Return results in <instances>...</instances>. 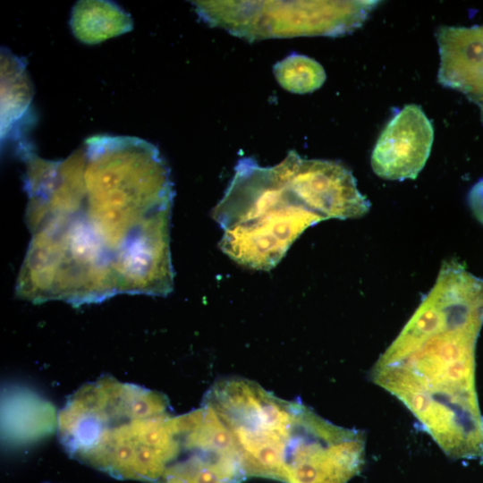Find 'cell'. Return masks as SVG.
<instances>
[{
  "instance_id": "obj_1",
  "label": "cell",
  "mask_w": 483,
  "mask_h": 483,
  "mask_svg": "<svg viewBox=\"0 0 483 483\" xmlns=\"http://www.w3.org/2000/svg\"><path fill=\"white\" fill-rule=\"evenodd\" d=\"M31 238L15 292L33 303H98L174 288V191L158 148L131 136L95 135L63 160L24 157Z\"/></svg>"
},
{
  "instance_id": "obj_2",
  "label": "cell",
  "mask_w": 483,
  "mask_h": 483,
  "mask_svg": "<svg viewBox=\"0 0 483 483\" xmlns=\"http://www.w3.org/2000/svg\"><path fill=\"white\" fill-rule=\"evenodd\" d=\"M483 325V279L445 262L436 284L370 370L440 449L483 463V415L475 350Z\"/></svg>"
},
{
  "instance_id": "obj_3",
  "label": "cell",
  "mask_w": 483,
  "mask_h": 483,
  "mask_svg": "<svg viewBox=\"0 0 483 483\" xmlns=\"http://www.w3.org/2000/svg\"><path fill=\"white\" fill-rule=\"evenodd\" d=\"M68 454L119 479L156 483L180 449L177 416L162 393L102 376L58 413Z\"/></svg>"
},
{
  "instance_id": "obj_4",
  "label": "cell",
  "mask_w": 483,
  "mask_h": 483,
  "mask_svg": "<svg viewBox=\"0 0 483 483\" xmlns=\"http://www.w3.org/2000/svg\"><path fill=\"white\" fill-rule=\"evenodd\" d=\"M223 229L221 250L238 264L271 270L300 235L324 220L292 190L279 165L238 161L224 196L212 211Z\"/></svg>"
},
{
  "instance_id": "obj_5",
  "label": "cell",
  "mask_w": 483,
  "mask_h": 483,
  "mask_svg": "<svg viewBox=\"0 0 483 483\" xmlns=\"http://www.w3.org/2000/svg\"><path fill=\"white\" fill-rule=\"evenodd\" d=\"M202 402L231 433L247 477L278 480L305 405L281 399L258 383L237 377L217 379Z\"/></svg>"
},
{
  "instance_id": "obj_6",
  "label": "cell",
  "mask_w": 483,
  "mask_h": 483,
  "mask_svg": "<svg viewBox=\"0 0 483 483\" xmlns=\"http://www.w3.org/2000/svg\"><path fill=\"white\" fill-rule=\"evenodd\" d=\"M196 12L248 40L340 36L360 27L377 1H197Z\"/></svg>"
},
{
  "instance_id": "obj_7",
  "label": "cell",
  "mask_w": 483,
  "mask_h": 483,
  "mask_svg": "<svg viewBox=\"0 0 483 483\" xmlns=\"http://www.w3.org/2000/svg\"><path fill=\"white\" fill-rule=\"evenodd\" d=\"M361 430L337 426L306 407L284 463L283 483H347L364 464Z\"/></svg>"
},
{
  "instance_id": "obj_8",
  "label": "cell",
  "mask_w": 483,
  "mask_h": 483,
  "mask_svg": "<svg viewBox=\"0 0 483 483\" xmlns=\"http://www.w3.org/2000/svg\"><path fill=\"white\" fill-rule=\"evenodd\" d=\"M180 449L156 483H242L248 477L229 430L208 405L178 415Z\"/></svg>"
},
{
  "instance_id": "obj_9",
  "label": "cell",
  "mask_w": 483,
  "mask_h": 483,
  "mask_svg": "<svg viewBox=\"0 0 483 483\" xmlns=\"http://www.w3.org/2000/svg\"><path fill=\"white\" fill-rule=\"evenodd\" d=\"M278 165L299 198L324 220L358 218L369 212V201L342 163L305 159L291 150Z\"/></svg>"
},
{
  "instance_id": "obj_10",
  "label": "cell",
  "mask_w": 483,
  "mask_h": 483,
  "mask_svg": "<svg viewBox=\"0 0 483 483\" xmlns=\"http://www.w3.org/2000/svg\"><path fill=\"white\" fill-rule=\"evenodd\" d=\"M433 140V126L421 107L405 106L377 140L371 154L374 173L386 180L415 179L429 157Z\"/></svg>"
},
{
  "instance_id": "obj_11",
  "label": "cell",
  "mask_w": 483,
  "mask_h": 483,
  "mask_svg": "<svg viewBox=\"0 0 483 483\" xmlns=\"http://www.w3.org/2000/svg\"><path fill=\"white\" fill-rule=\"evenodd\" d=\"M436 36L440 54L438 82L479 105L483 101V25L442 26Z\"/></svg>"
},
{
  "instance_id": "obj_12",
  "label": "cell",
  "mask_w": 483,
  "mask_h": 483,
  "mask_svg": "<svg viewBox=\"0 0 483 483\" xmlns=\"http://www.w3.org/2000/svg\"><path fill=\"white\" fill-rule=\"evenodd\" d=\"M2 428L6 440L26 444L40 439L57 428L54 406L27 389H11L4 394Z\"/></svg>"
},
{
  "instance_id": "obj_13",
  "label": "cell",
  "mask_w": 483,
  "mask_h": 483,
  "mask_svg": "<svg viewBox=\"0 0 483 483\" xmlns=\"http://www.w3.org/2000/svg\"><path fill=\"white\" fill-rule=\"evenodd\" d=\"M34 95L26 63L5 47L1 48V141L21 134V126Z\"/></svg>"
},
{
  "instance_id": "obj_14",
  "label": "cell",
  "mask_w": 483,
  "mask_h": 483,
  "mask_svg": "<svg viewBox=\"0 0 483 483\" xmlns=\"http://www.w3.org/2000/svg\"><path fill=\"white\" fill-rule=\"evenodd\" d=\"M70 26L78 40L94 45L131 31L133 22L130 14L113 2L83 0L74 4Z\"/></svg>"
},
{
  "instance_id": "obj_15",
  "label": "cell",
  "mask_w": 483,
  "mask_h": 483,
  "mask_svg": "<svg viewBox=\"0 0 483 483\" xmlns=\"http://www.w3.org/2000/svg\"><path fill=\"white\" fill-rule=\"evenodd\" d=\"M274 73L284 89L300 94L319 89L326 77L320 64L298 54H292L275 64Z\"/></svg>"
},
{
  "instance_id": "obj_16",
  "label": "cell",
  "mask_w": 483,
  "mask_h": 483,
  "mask_svg": "<svg viewBox=\"0 0 483 483\" xmlns=\"http://www.w3.org/2000/svg\"><path fill=\"white\" fill-rule=\"evenodd\" d=\"M468 204L475 218L483 225V179L471 187Z\"/></svg>"
},
{
  "instance_id": "obj_17",
  "label": "cell",
  "mask_w": 483,
  "mask_h": 483,
  "mask_svg": "<svg viewBox=\"0 0 483 483\" xmlns=\"http://www.w3.org/2000/svg\"><path fill=\"white\" fill-rule=\"evenodd\" d=\"M478 106H479V109H480V118H481V121L483 122V101L480 102Z\"/></svg>"
}]
</instances>
